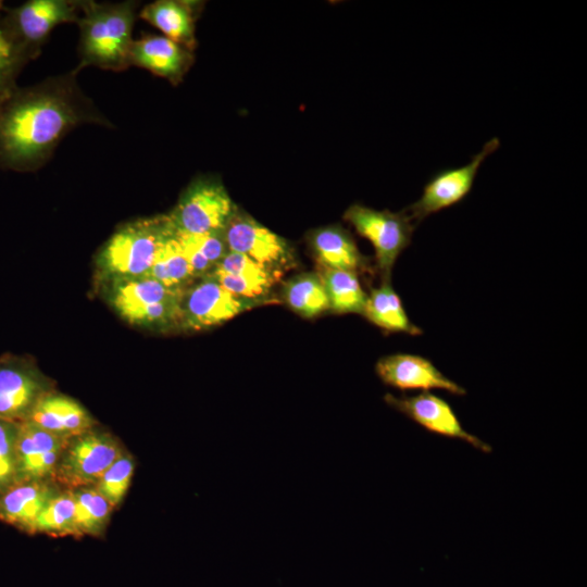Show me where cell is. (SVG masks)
Returning <instances> with one entry per match:
<instances>
[{"label":"cell","mask_w":587,"mask_h":587,"mask_svg":"<svg viewBox=\"0 0 587 587\" xmlns=\"http://www.w3.org/2000/svg\"><path fill=\"white\" fill-rule=\"evenodd\" d=\"M77 74L73 70L16 87L0 102V170L36 171L75 127L113 126L79 88Z\"/></svg>","instance_id":"6da1fadb"},{"label":"cell","mask_w":587,"mask_h":587,"mask_svg":"<svg viewBox=\"0 0 587 587\" xmlns=\"http://www.w3.org/2000/svg\"><path fill=\"white\" fill-rule=\"evenodd\" d=\"M137 1L99 3L82 1L78 55L75 68L97 66L114 72L130 66L133 27L137 17Z\"/></svg>","instance_id":"7a4b0ae2"},{"label":"cell","mask_w":587,"mask_h":587,"mask_svg":"<svg viewBox=\"0 0 587 587\" xmlns=\"http://www.w3.org/2000/svg\"><path fill=\"white\" fill-rule=\"evenodd\" d=\"M174 230L167 214L124 224L99 252L97 264L101 277L109 282L146 276Z\"/></svg>","instance_id":"3957f363"},{"label":"cell","mask_w":587,"mask_h":587,"mask_svg":"<svg viewBox=\"0 0 587 587\" xmlns=\"http://www.w3.org/2000/svg\"><path fill=\"white\" fill-rule=\"evenodd\" d=\"M109 301L132 325L165 330L182 327L184 290L149 276L109 280Z\"/></svg>","instance_id":"277c9868"},{"label":"cell","mask_w":587,"mask_h":587,"mask_svg":"<svg viewBox=\"0 0 587 587\" xmlns=\"http://www.w3.org/2000/svg\"><path fill=\"white\" fill-rule=\"evenodd\" d=\"M126 449L108 432L92 428L68 438L53 476L62 489L93 487Z\"/></svg>","instance_id":"5b68a950"},{"label":"cell","mask_w":587,"mask_h":587,"mask_svg":"<svg viewBox=\"0 0 587 587\" xmlns=\"http://www.w3.org/2000/svg\"><path fill=\"white\" fill-rule=\"evenodd\" d=\"M344 220L372 243L382 282L390 280L395 262L411 243L416 226L408 213L379 211L354 203L345 211Z\"/></svg>","instance_id":"8992f818"},{"label":"cell","mask_w":587,"mask_h":587,"mask_svg":"<svg viewBox=\"0 0 587 587\" xmlns=\"http://www.w3.org/2000/svg\"><path fill=\"white\" fill-rule=\"evenodd\" d=\"M236 209L218 179L199 177L190 183L167 215L179 233H223Z\"/></svg>","instance_id":"52a82bcc"},{"label":"cell","mask_w":587,"mask_h":587,"mask_svg":"<svg viewBox=\"0 0 587 587\" xmlns=\"http://www.w3.org/2000/svg\"><path fill=\"white\" fill-rule=\"evenodd\" d=\"M275 301L277 300L237 297L213 278L204 276L189 286L183 295L180 328L201 330L217 326L246 311Z\"/></svg>","instance_id":"ba28073f"},{"label":"cell","mask_w":587,"mask_h":587,"mask_svg":"<svg viewBox=\"0 0 587 587\" xmlns=\"http://www.w3.org/2000/svg\"><path fill=\"white\" fill-rule=\"evenodd\" d=\"M80 4L73 0H29L15 8L4 7L2 21L20 45L39 55L54 27L77 23Z\"/></svg>","instance_id":"9c48e42d"},{"label":"cell","mask_w":587,"mask_h":587,"mask_svg":"<svg viewBox=\"0 0 587 587\" xmlns=\"http://www.w3.org/2000/svg\"><path fill=\"white\" fill-rule=\"evenodd\" d=\"M51 390L52 382L30 358H0V419L25 422L39 399Z\"/></svg>","instance_id":"30bf717a"},{"label":"cell","mask_w":587,"mask_h":587,"mask_svg":"<svg viewBox=\"0 0 587 587\" xmlns=\"http://www.w3.org/2000/svg\"><path fill=\"white\" fill-rule=\"evenodd\" d=\"M499 147V138L494 137L467 164L436 173L424 186L420 199L404 210L414 224L461 202L471 192L482 163Z\"/></svg>","instance_id":"8fae6325"},{"label":"cell","mask_w":587,"mask_h":587,"mask_svg":"<svg viewBox=\"0 0 587 587\" xmlns=\"http://www.w3.org/2000/svg\"><path fill=\"white\" fill-rule=\"evenodd\" d=\"M224 236L229 251L245 254L271 271L284 274L295 262L286 239L239 209L230 217Z\"/></svg>","instance_id":"7c38bea8"},{"label":"cell","mask_w":587,"mask_h":587,"mask_svg":"<svg viewBox=\"0 0 587 587\" xmlns=\"http://www.w3.org/2000/svg\"><path fill=\"white\" fill-rule=\"evenodd\" d=\"M384 401L429 433L463 440L484 453L492 451L491 446L463 428L452 407L445 399L429 391L401 397L386 394Z\"/></svg>","instance_id":"4fadbf2b"},{"label":"cell","mask_w":587,"mask_h":587,"mask_svg":"<svg viewBox=\"0 0 587 587\" xmlns=\"http://www.w3.org/2000/svg\"><path fill=\"white\" fill-rule=\"evenodd\" d=\"M379 379L395 389L423 390L439 389L455 396H465L466 390L455 382L445 376L427 358L395 353L384 355L375 364Z\"/></svg>","instance_id":"5bb4252c"},{"label":"cell","mask_w":587,"mask_h":587,"mask_svg":"<svg viewBox=\"0 0 587 587\" xmlns=\"http://www.w3.org/2000/svg\"><path fill=\"white\" fill-rule=\"evenodd\" d=\"M67 439L22 422L16 440V484L53 480Z\"/></svg>","instance_id":"9a60e30c"},{"label":"cell","mask_w":587,"mask_h":587,"mask_svg":"<svg viewBox=\"0 0 587 587\" xmlns=\"http://www.w3.org/2000/svg\"><path fill=\"white\" fill-rule=\"evenodd\" d=\"M282 273L271 271L245 254L229 251L207 276L216 280L230 294L246 299H273L272 287Z\"/></svg>","instance_id":"2e32d148"},{"label":"cell","mask_w":587,"mask_h":587,"mask_svg":"<svg viewBox=\"0 0 587 587\" xmlns=\"http://www.w3.org/2000/svg\"><path fill=\"white\" fill-rule=\"evenodd\" d=\"M62 490L53 480L15 484L0 496V521L35 535L38 516Z\"/></svg>","instance_id":"e0dca14e"},{"label":"cell","mask_w":587,"mask_h":587,"mask_svg":"<svg viewBox=\"0 0 587 587\" xmlns=\"http://www.w3.org/2000/svg\"><path fill=\"white\" fill-rule=\"evenodd\" d=\"M192 51L165 36L147 35L134 40L130 65H136L179 84L193 63Z\"/></svg>","instance_id":"ac0fdd59"},{"label":"cell","mask_w":587,"mask_h":587,"mask_svg":"<svg viewBox=\"0 0 587 587\" xmlns=\"http://www.w3.org/2000/svg\"><path fill=\"white\" fill-rule=\"evenodd\" d=\"M25 422L65 439L97 425L92 415L78 401L54 389L39 399Z\"/></svg>","instance_id":"d6986e66"},{"label":"cell","mask_w":587,"mask_h":587,"mask_svg":"<svg viewBox=\"0 0 587 587\" xmlns=\"http://www.w3.org/2000/svg\"><path fill=\"white\" fill-rule=\"evenodd\" d=\"M310 249L320 267L350 271L358 274L369 270V262L354 239L340 225H329L310 232Z\"/></svg>","instance_id":"ffe728a7"},{"label":"cell","mask_w":587,"mask_h":587,"mask_svg":"<svg viewBox=\"0 0 587 587\" xmlns=\"http://www.w3.org/2000/svg\"><path fill=\"white\" fill-rule=\"evenodd\" d=\"M198 7V2L192 1L159 0L145 5L138 15L165 37L192 51L197 45L195 22Z\"/></svg>","instance_id":"44dd1931"},{"label":"cell","mask_w":587,"mask_h":587,"mask_svg":"<svg viewBox=\"0 0 587 587\" xmlns=\"http://www.w3.org/2000/svg\"><path fill=\"white\" fill-rule=\"evenodd\" d=\"M362 315L388 333H405L411 336H420L423 333L410 321L390 280L382 282L379 287L371 289Z\"/></svg>","instance_id":"7402d4cb"},{"label":"cell","mask_w":587,"mask_h":587,"mask_svg":"<svg viewBox=\"0 0 587 587\" xmlns=\"http://www.w3.org/2000/svg\"><path fill=\"white\" fill-rule=\"evenodd\" d=\"M285 303L298 315L313 319L329 310L320 273L305 272L290 277L282 288Z\"/></svg>","instance_id":"603a6c76"},{"label":"cell","mask_w":587,"mask_h":587,"mask_svg":"<svg viewBox=\"0 0 587 587\" xmlns=\"http://www.w3.org/2000/svg\"><path fill=\"white\" fill-rule=\"evenodd\" d=\"M328 297L329 311L337 314L363 313L367 295L358 274L350 271L321 267L319 272Z\"/></svg>","instance_id":"cb8c5ba5"},{"label":"cell","mask_w":587,"mask_h":587,"mask_svg":"<svg viewBox=\"0 0 587 587\" xmlns=\"http://www.w3.org/2000/svg\"><path fill=\"white\" fill-rule=\"evenodd\" d=\"M75 501V528L78 538L102 537L107 530L114 508L95 487L72 490Z\"/></svg>","instance_id":"d4e9b609"},{"label":"cell","mask_w":587,"mask_h":587,"mask_svg":"<svg viewBox=\"0 0 587 587\" xmlns=\"http://www.w3.org/2000/svg\"><path fill=\"white\" fill-rule=\"evenodd\" d=\"M146 276L154 278L170 288L184 291L198 280L191 266L183 254L180 246L175 237V230L159 250L157 258Z\"/></svg>","instance_id":"484cf974"},{"label":"cell","mask_w":587,"mask_h":587,"mask_svg":"<svg viewBox=\"0 0 587 587\" xmlns=\"http://www.w3.org/2000/svg\"><path fill=\"white\" fill-rule=\"evenodd\" d=\"M3 8L0 1V102L17 87L16 79L23 67L38 57L8 32L2 21Z\"/></svg>","instance_id":"4316f807"},{"label":"cell","mask_w":587,"mask_h":587,"mask_svg":"<svg viewBox=\"0 0 587 587\" xmlns=\"http://www.w3.org/2000/svg\"><path fill=\"white\" fill-rule=\"evenodd\" d=\"M35 534L78 538L75 528V501L70 489H63L38 516Z\"/></svg>","instance_id":"83f0119b"},{"label":"cell","mask_w":587,"mask_h":587,"mask_svg":"<svg viewBox=\"0 0 587 587\" xmlns=\"http://www.w3.org/2000/svg\"><path fill=\"white\" fill-rule=\"evenodd\" d=\"M134 471L135 459L125 451L111 464L93 487L115 509L125 498Z\"/></svg>","instance_id":"f1b7e54d"},{"label":"cell","mask_w":587,"mask_h":587,"mask_svg":"<svg viewBox=\"0 0 587 587\" xmlns=\"http://www.w3.org/2000/svg\"><path fill=\"white\" fill-rule=\"evenodd\" d=\"M21 423L0 419V496L16 484V440Z\"/></svg>","instance_id":"f546056e"},{"label":"cell","mask_w":587,"mask_h":587,"mask_svg":"<svg viewBox=\"0 0 587 587\" xmlns=\"http://www.w3.org/2000/svg\"><path fill=\"white\" fill-rule=\"evenodd\" d=\"M182 234L214 267L228 252L224 232L211 234Z\"/></svg>","instance_id":"4dcf8cb0"}]
</instances>
